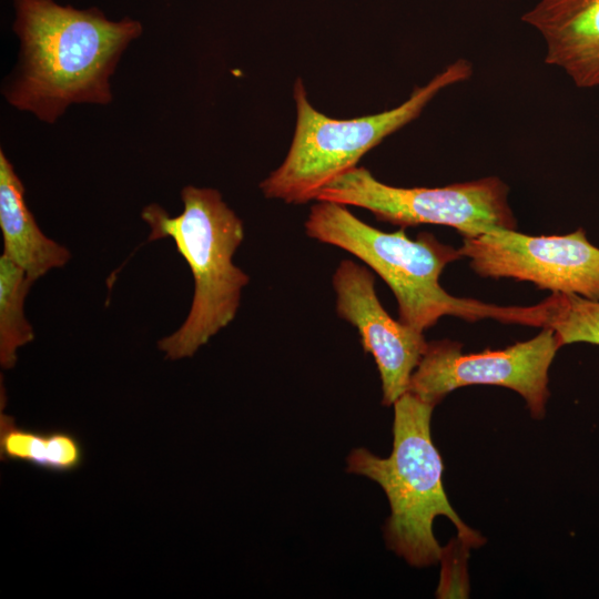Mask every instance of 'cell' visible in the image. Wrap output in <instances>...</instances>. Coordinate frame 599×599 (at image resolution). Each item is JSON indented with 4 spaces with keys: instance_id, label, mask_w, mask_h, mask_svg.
Segmentation results:
<instances>
[{
    "instance_id": "8fae6325",
    "label": "cell",
    "mask_w": 599,
    "mask_h": 599,
    "mask_svg": "<svg viewBox=\"0 0 599 599\" xmlns=\"http://www.w3.org/2000/svg\"><path fill=\"white\" fill-rule=\"evenodd\" d=\"M24 193L21 179L1 149L0 230L3 254L37 281L51 270L63 267L71 253L41 231L26 203Z\"/></svg>"
},
{
    "instance_id": "3957f363",
    "label": "cell",
    "mask_w": 599,
    "mask_h": 599,
    "mask_svg": "<svg viewBox=\"0 0 599 599\" xmlns=\"http://www.w3.org/2000/svg\"><path fill=\"white\" fill-rule=\"evenodd\" d=\"M434 407L406 392L394 403L389 457L355 448L346 459V471L376 481L385 491L390 506L384 528L386 545L417 568L441 559L444 549L433 531L437 516H445L455 525L458 539L467 548L485 542L448 501L443 485L444 463L430 435Z\"/></svg>"
},
{
    "instance_id": "52a82bcc",
    "label": "cell",
    "mask_w": 599,
    "mask_h": 599,
    "mask_svg": "<svg viewBox=\"0 0 599 599\" xmlns=\"http://www.w3.org/2000/svg\"><path fill=\"white\" fill-rule=\"evenodd\" d=\"M461 348L460 343L449 339L428 343L407 392L436 406L464 386H502L524 397L531 417L545 416L549 367L560 348L554 329L542 327L536 337L504 349L464 354Z\"/></svg>"
},
{
    "instance_id": "5bb4252c",
    "label": "cell",
    "mask_w": 599,
    "mask_h": 599,
    "mask_svg": "<svg viewBox=\"0 0 599 599\" xmlns=\"http://www.w3.org/2000/svg\"><path fill=\"white\" fill-rule=\"evenodd\" d=\"M546 302L545 327L554 329L559 347L573 343L599 346V301L575 294L551 293Z\"/></svg>"
},
{
    "instance_id": "8992f818",
    "label": "cell",
    "mask_w": 599,
    "mask_h": 599,
    "mask_svg": "<svg viewBox=\"0 0 599 599\" xmlns=\"http://www.w3.org/2000/svg\"><path fill=\"white\" fill-rule=\"evenodd\" d=\"M508 193L509 187L497 176L438 187H399L356 166L325 185L315 200L362 207L378 221L405 229L438 224L455 229L463 237H475L516 230Z\"/></svg>"
},
{
    "instance_id": "5b68a950",
    "label": "cell",
    "mask_w": 599,
    "mask_h": 599,
    "mask_svg": "<svg viewBox=\"0 0 599 599\" xmlns=\"http://www.w3.org/2000/svg\"><path fill=\"white\" fill-rule=\"evenodd\" d=\"M473 64L458 58L398 106L349 120L332 119L312 106L298 78L294 84L296 125L283 163L260 184L267 199L290 204L315 200L333 180L357 166L358 161L385 138L415 120L444 89L467 81Z\"/></svg>"
},
{
    "instance_id": "4fadbf2b",
    "label": "cell",
    "mask_w": 599,
    "mask_h": 599,
    "mask_svg": "<svg viewBox=\"0 0 599 599\" xmlns=\"http://www.w3.org/2000/svg\"><path fill=\"white\" fill-rule=\"evenodd\" d=\"M35 281L3 253L0 256V364L17 363V351L32 342L33 327L24 315L26 297Z\"/></svg>"
},
{
    "instance_id": "30bf717a",
    "label": "cell",
    "mask_w": 599,
    "mask_h": 599,
    "mask_svg": "<svg viewBox=\"0 0 599 599\" xmlns=\"http://www.w3.org/2000/svg\"><path fill=\"white\" fill-rule=\"evenodd\" d=\"M545 43V62L581 89L599 87V0H539L521 16Z\"/></svg>"
},
{
    "instance_id": "277c9868",
    "label": "cell",
    "mask_w": 599,
    "mask_h": 599,
    "mask_svg": "<svg viewBox=\"0 0 599 599\" xmlns=\"http://www.w3.org/2000/svg\"><path fill=\"white\" fill-rule=\"evenodd\" d=\"M183 211L171 216L156 203L146 205L142 220L148 242L171 238L190 266L194 294L182 325L161 338L158 347L171 361L192 357L235 317L250 277L233 263L244 240L241 219L211 187L186 185L181 191Z\"/></svg>"
},
{
    "instance_id": "6da1fadb",
    "label": "cell",
    "mask_w": 599,
    "mask_h": 599,
    "mask_svg": "<svg viewBox=\"0 0 599 599\" xmlns=\"http://www.w3.org/2000/svg\"><path fill=\"white\" fill-rule=\"evenodd\" d=\"M12 8L19 55L1 91L9 105L53 124L72 105L112 103L111 78L143 33L139 20L55 0H12Z\"/></svg>"
},
{
    "instance_id": "7c38bea8",
    "label": "cell",
    "mask_w": 599,
    "mask_h": 599,
    "mask_svg": "<svg viewBox=\"0 0 599 599\" xmlns=\"http://www.w3.org/2000/svg\"><path fill=\"white\" fill-rule=\"evenodd\" d=\"M0 457L51 474L64 475L81 468L84 448L80 438L65 429H29L10 415H0Z\"/></svg>"
},
{
    "instance_id": "9c48e42d",
    "label": "cell",
    "mask_w": 599,
    "mask_h": 599,
    "mask_svg": "<svg viewBox=\"0 0 599 599\" xmlns=\"http://www.w3.org/2000/svg\"><path fill=\"white\" fill-rule=\"evenodd\" d=\"M336 313L358 331L365 353L373 355L385 406L408 390L413 372L428 343L424 333L394 319L375 292V276L364 265L343 260L333 274Z\"/></svg>"
},
{
    "instance_id": "ba28073f",
    "label": "cell",
    "mask_w": 599,
    "mask_h": 599,
    "mask_svg": "<svg viewBox=\"0 0 599 599\" xmlns=\"http://www.w3.org/2000/svg\"><path fill=\"white\" fill-rule=\"evenodd\" d=\"M458 252L483 277L514 278L551 293L599 301V247L582 227L540 236L498 230L463 237Z\"/></svg>"
},
{
    "instance_id": "7a4b0ae2",
    "label": "cell",
    "mask_w": 599,
    "mask_h": 599,
    "mask_svg": "<svg viewBox=\"0 0 599 599\" xmlns=\"http://www.w3.org/2000/svg\"><path fill=\"white\" fill-rule=\"evenodd\" d=\"M308 237L337 246L363 261L394 293L398 319L424 333L445 315L475 322L493 318L528 326L529 306H499L447 293L439 284L444 268L461 258L458 250L422 232L412 240L405 227L387 233L359 220L346 205L317 201L305 221Z\"/></svg>"
}]
</instances>
